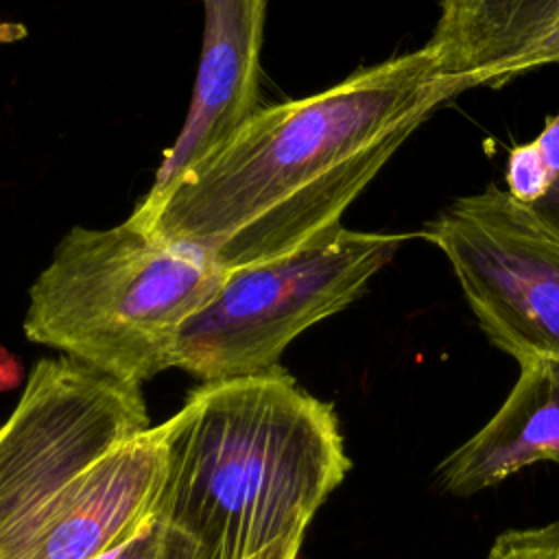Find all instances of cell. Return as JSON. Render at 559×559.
<instances>
[{"mask_svg": "<svg viewBox=\"0 0 559 559\" xmlns=\"http://www.w3.org/2000/svg\"><path fill=\"white\" fill-rule=\"evenodd\" d=\"M559 177V109L550 116L539 135L511 148L504 168L507 192L533 205Z\"/></svg>", "mask_w": 559, "mask_h": 559, "instance_id": "30bf717a", "label": "cell"}, {"mask_svg": "<svg viewBox=\"0 0 559 559\" xmlns=\"http://www.w3.org/2000/svg\"><path fill=\"white\" fill-rule=\"evenodd\" d=\"M92 559H199L197 550L153 511L127 539Z\"/></svg>", "mask_w": 559, "mask_h": 559, "instance_id": "8fae6325", "label": "cell"}, {"mask_svg": "<svg viewBox=\"0 0 559 559\" xmlns=\"http://www.w3.org/2000/svg\"><path fill=\"white\" fill-rule=\"evenodd\" d=\"M162 428L138 384L41 358L0 426V559H92L153 511Z\"/></svg>", "mask_w": 559, "mask_h": 559, "instance_id": "3957f363", "label": "cell"}, {"mask_svg": "<svg viewBox=\"0 0 559 559\" xmlns=\"http://www.w3.org/2000/svg\"><path fill=\"white\" fill-rule=\"evenodd\" d=\"M428 39L445 74L472 87L522 74V61L559 22V0H437Z\"/></svg>", "mask_w": 559, "mask_h": 559, "instance_id": "9c48e42d", "label": "cell"}, {"mask_svg": "<svg viewBox=\"0 0 559 559\" xmlns=\"http://www.w3.org/2000/svg\"><path fill=\"white\" fill-rule=\"evenodd\" d=\"M472 90L421 46L332 87L255 109L131 221L223 271L293 253L341 216L441 105Z\"/></svg>", "mask_w": 559, "mask_h": 559, "instance_id": "6da1fadb", "label": "cell"}, {"mask_svg": "<svg viewBox=\"0 0 559 559\" xmlns=\"http://www.w3.org/2000/svg\"><path fill=\"white\" fill-rule=\"evenodd\" d=\"M22 378V369H20V362L0 349V391L2 389H11L20 382Z\"/></svg>", "mask_w": 559, "mask_h": 559, "instance_id": "5bb4252c", "label": "cell"}, {"mask_svg": "<svg viewBox=\"0 0 559 559\" xmlns=\"http://www.w3.org/2000/svg\"><path fill=\"white\" fill-rule=\"evenodd\" d=\"M539 461L559 465V360L520 365L502 406L437 465V480L448 493L474 496Z\"/></svg>", "mask_w": 559, "mask_h": 559, "instance_id": "ba28073f", "label": "cell"}, {"mask_svg": "<svg viewBox=\"0 0 559 559\" xmlns=\"http://www.w3.org/2000/svg\"><path fill=\"white\" fill-rule=\"evenodd\" d=\"M404 240L336 225L293 253L225 271L183 323L173 367L201 382L277 367L301 332L354 304Z\"/></svg>", "mask_w": 559, "mask_h": 559, "instance_id": "5b68a950", "label": "cell"}, {"mask_svg": "<svg viewBox=\"0 0 559 559\" xmlns=\"http://www.w3.org/2000/svg\"><path fill=\"white\" fill-rule=\"evenodd\" d=\"M223 275L131 218L72 227L33 282L22 328L28 341L140 386L173 369L183 323Z\"/></svg>", "mask_w": 559, "mask_h": 559, "instance_id": "277c9868", "label": "cell"}, {"mask_svg": "<svg viewBox=\"0 0 559 559\" xmlns=\"http://www.w3.org/2000/svg\"><path fill=\"white\" fill-rule=\"evenodd\" d=\"M301 542L304 537H295V539H286V542H280L266 550H262L260 555L251 557V559H297L299 555V548H301Z\"/></svg>", "mask_w": 559, "mask_h": 559, "instance_id": "4fadbf2b", "label": "cell"}, {"mask_svg": "<svg viewBox=\"0 0 559 559\" xmlns=\"http://www.w3.org/2000/svg\"><path fill=\"white\" fill-rule=\"evenodd\" d=\"M266 2L203 0V44L190 109L142 203L166 194L258 109Z\"/></svg>", "mask_w": 559, "mask_h": 559, "instance_id": "52a82bcc", "label": "cell"}, {"mask_svg": "<svg viewBox=\"0 0 559 559\" xmlns=\"http://www.w3.org/2000/svg\"><path fill=\"white\" fill-rule=\"evenodd\" d=\"M448 258L487 338L520 365L559 360V231L507 188L461 197L419 234Z\"/></svg>", "mask_w": 559, "mask_h": 559, "instance_id": "8992f818", "label": "cell"}, {"mask_svg": "<svg viewBox=\"0 0 559 559\" xmlns=\"http://www.w3.org/2000/svg\"><path fill=\"white\" fill-rule=\"evenodd\" d=\"M531 207L546 225H550L555 231H559V177L552 181V186L546 190V194L539 197Z\"/></svg>", "mask_w": 559, "mask_h": 559, "instance_id": "7c38bea8", "label": "cell"}, {"mask_svg": "<svg viewBox=\"0 0 559 559\" xmlns=\"http://www.w3.org/2000/svg\"><path fill=\"white\" fill-rule=\"evenodd\" d=\"M159 428L155 511L199 559H251L304 537L352 467L334 406L280 365L201 382Z\"/></svg>", "mask_w": 559, "mask_h": 559, "instance_id": "7a4b0ae2", "label": "cell"}]
</instances>
